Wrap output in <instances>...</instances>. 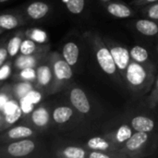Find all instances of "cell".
<instances>
[{"mask_svg":"<svg viewBox=\"0 0 158 158\" xmlns=\"http://www.w3.org/2000/svg\"><path fill=\"white\" fill-rule=\"evenodd\" d=\"M155 69L149 64H141L131 61L123 77L127 87L136 95L148 93L154 84Z\"/></svg>","mask_w":158,"mask_h":158,"instance_id":"obj_1","label":"cell"},{"mask_svg":"<svg viewBox=\"0 0 158 158\" xmlns=\"http://www.w3.org/2000/svg\"><path fill=\"white\" fill-rule=\"evenodd\" d=\"M91 42L93 44L95 58L97 60L98 65L102 69V70L115 81H118V78L121 76L118 73L117 66L115 64L114 58L111 55V52L105 43V41L97 34L91 37ZM122 80V78H121ZM123 81V80H122Z\"/></svg>","mask_w":158,"mask_h":158,"instance_id":"obj_2","label":"cell"},{"mask_svg":"<svg viewBox=\"0 0 158 158\" xmlns=\"http://www.w3.org/2000/svg\"><path fill=\"white\" fill-rule=\"evenodd\" d=\"M153 132L135 131L124 145L117 152L118 157H136L144 156L149 142L152 139Z\"/></svg>","mask_w":158,"mask_h":158,"instance_id":"obj_3","label":"cell"},{"mask_svg":"<svg viewBox=\"0 0 158 158\" xmlns=\"http://www.w3.org/2000/svg\"><path fill=\"white\" fill-rule=\"evenodd\" d=\"M35 81L41 90L55 93V77L50 58H44L36 64Z\"/></svg>","mask_w":158,"mask_h":158,"instance_id":"obj_4","label":"cell"},{"mask_svg":"<svg viewBox=\"0 0 158 158\" xmlns=\"http://www.w3.org/2000/svg\"><path fill=\"white\" fill-rule=\"evenodd\" d=\"M51 65L55 77V92L58 91L65 82L70 81L73 77L71 66L57 54H53L50 57Z\"/></svg>","mask_w":158,"mask_h":158,"instance_id":"obj_5","label":"cell"},{"mask_svg":"<svg viewBox=\"0 0 158 158\" xmlns=\"http://www.w3.org/2000/svg\"><path fill=\"white\" fill-rule=\"evenodd\" d=\"M105 43L108 46V48L111 52V55L114 58L117 69L118 70V73L123 80L126 69L131 61L130 50L127 47H125L116 42H113L111 40H106Z\"/></svg>","mask_w":158,"mask_h":158,"instance_id":"obj_6","label":"cell"},{"mask_svg":"<svg viewBox=\"0 0 158 158\" xmlns=\"http://www.w3.org/2000/svg\"><path fill=\"white\" fill-rule=\"evenodd\" d=\"M69 101L71 106L81 114L87 115L91 111V103L86 93L80 87H73L69 91Z\"/></svg>","mask_w":158,"mask_h":158,"instance_id":"obj_7","label":"cell"},{"mask_svg":"<svg viewBox=\"0 0 158 158\" xmlns=\"http://www.w3.org/2000/svg\"><path fill=\"white\" fill-rule=\"evenodd\" d=\"M36 148V143L29 139H20L19 141L9 143L6 151V153L13 157H22L27 156L34 152Z\"/></svg>","mask_w":158,"mask_h":158,"instance_id":"obj_8","label":"cell"},{"mask_svg":"<svg viewBox=\"0 0 158 158\" xmlns=\"http://www.w3.org/2000/svg\"><path fill=\"white\" fill-rule=\"evenodd\" d=\"M132 134L133 129L131 128V126H129L128 124H121L118 128L112 130L107 134H106V137L115 144L118 151V149L124 145V143L131 137Z\"/></svg>","mask_w":158,"mask_h":158,"instance_id":"obj_9","label":"cell"},{"mask_svg":"<svg viewBox=\"0 0 158 158\" xmlns=\"http://www.w3.org/2000/svg\"><path fill=\"white\" fill-rule=\"evenodd\" d=\"M86 146L91 151H101L115 155H117L118 152V148L115 146V144L106 136H95L90 138L86 143Z\"/></svg>","mask_w":158,"mask_h":158,"instance_id":"obj_10","label":"cell"},{"mask_svg":"<svg viewBox=\"0 0 158 158\" xmlns=\"http://www.w3.org/2000/svg\"><path fill=\"white\" fill-rule=\"evenodd\" d=\"M25 11L29 18L34 20H39L44 19L49 13L50 6L43 1H34L27 6Z\"/></svg>","mask_w":158,"mask_h":158,"instance_id":"obj_11","label":"cell"},{"mask_svg":"<svg viewBox=\"0 0 158 158\" xmlns=\"http://www.w3.org/2000/svg\"><path fill=\"white\" fill-rule=\"evenodd\" d=\"M131 126L134 131L153 132L156 129V122L153 118L147 116H135L131 120Z\"/></svg>","mask_w":158,"mask_h":158,"instance_id":"obj_12","label":"cell"},{"mask_svg":"<svg viewBox=\"0 0 158 158\" xmlns=\"http://www.w3.org/2000/svg\"><path fill=\"white\" fill-rule=\"evenodd\" d=\"M46 46L40 45L37 42L31 38H26L22 40L19 53L21 56H36L39 55H44V50H46Z\"/></svg>","mask_w":158,"mask_h":158,"instance_id":"obj_13","label":"cell"},{"mask_svg":"<svg viewBox=\"0 0 158 158\" xmlns=\"http://www.w3.org/2000/svg\"><path fill=\"white\" fill-rule=\"evenodd\" d=\"M106 11L115 18L126 19L132 15V9L120 2H109L106 6Z\"/></svg>","mask_w":158,"mask_h":158,"instance_id":"obj_14","label":"cell"},{"mask_svg":"<svg viewBox=\"0 0 158 158\" xmlns=\"http://www.w3.org/2000/svg\"><path fill=\"white\" fill-rule=\"evenodd\" d=\"M74 116V110L69 106H56L52 112V118L55 123L58 125H63L70 121Z\"/></svg>","mask_w":158,"mask_h":158,"instance_id":"obj_15","label":"cell"},{"mask_svg":"<svg viewBox=\"0 0 158 158\" xmlns=\"http://www.w3.org/2000/svg\"><path fill=\"white\" fill-rule=\"evenodd\" d=\"M31 118V122L35 127L40 129H44L47 127V125L50 122V114L48 109L44 106H41L35 110H33Z\"/></svg>","mask_w":158,"mask_h":158,"instance_id":"obj_16","label":"cell"},{"mask_svg":"<svg viewBox=\"0 0 158 158\" xmlns=\"http://www.w3.org/2000/svg\"><path fill=\"white\" fill-rule=\"evenodd\" d=\"M61 56L71 67L75 66L78 63L80 56V49L78 44L74 42L66 43L63 45Z\"/></svg>","mask_w":158,"mask_h":158,"instance_id":"obj_17","label":"cell"},{"mask_svg":"<svg viewBox=\"0 0 158 158\" xmlns=\"http://www.w3.org/2000/svg\"><path fill=\"white\" fill-rule=\"evenodd\" d=\"M23 24L24 20L22 17L10 13L0 14V29L2 30H14L18 27L22 26Z\"/></svg>","mask_w":158,"mask_h":158,"instance_id":"obj_18","label":"cell"},{"mask_svg":"<svg viewBox=\"0 0 158 158\" xmlns=\"http://www.w3.org/2000/svg\"><path fill=\"white\" fill-rule=\"evenodd\" d=\"M137 31L145 36H155L158 34V24L150 19H142L136 21Z\"/></svg>","mask_w":158,"mask_h":158,"instance_id":"obj_19","label":"cell"},{"mask_svg":"<svg viewBox=\"0 0 158 158\" xmlns=\"http://www.w3.org/2000/svg\"><path fill=\"white\" fill-rule=\"evenodd\" d=\"M35 134L34 131L27 126H17L14 128H11L9 131H6L5 134V137L6 139L10 140H20V139H26L30 137H33Z\"/></svg>","mask_w":158,"mask_h":158,"instance_id":"obj_20","label":"cell"},{"mask_svg":"<svg viewBox=\"0 0 158 158\" xmlns=\"http://www.w3.org/2000/svg\"><path fill=\"white\" fill-rule=\"evenodd\" d=\"M87 155L86 149L74 145L66 146L59 151V156L65 158H86Z\"/></svg>","mask_w":158,"mask_h":158,"instance_id":"obj_21","label":"cell"},{"mask_svg":"<svg viewBox=\"0 0 158 158\" xmlns=\"http://www.w3.org/2000/svg\"><path fill=\"white\" fill-rule=\"evenodd\" d=\"M130 54L132 61L141 64H148L149 53L144 47L141 45H134L130 49Z\"/></svg>","mask_w":158,"mask_h":158,"instance_id":"obj_22","label":"cell"},{"mask_svg":"<svg viewBox=\"0 0 158 158\" xmlns=\"http://www.w3.org/2000/svg\"><path fill=\"white\" fill-rule=\"evenodd\" d=\"M21 43H22V38L19 34L14 35L8 41V43L6 44V48H7L8 56L10 57H14L18 55V53L19 52V49H20Z\"/></svg>","mask_w":158,"mask_h":158,"instance_id":"obj_23","label":"cell"},{"mask_svg":"<svg viewBox=\"0 0 158 158\" xmlns=\"http://www.w3.org/2000/svg\"><path fill=\"white\" fill-rule=\"evenodd\" d=\"M22 116V108L19 106H15L10 108V111L7 112L4 118V122L6 124H13L18 121Z\"/></svg>","mask_w":158,"mask_h":158,"instance_id":"obj_24","label":"cell"},{"mask_svg":"<svg viewBox=\"0 0 158 158\" xmlns=\"http://www.w3.org/2000/svg\"><path fill=\"white\" fill-rule=\"evenodd\" d=\"M68 10L75 15L81 14L85 6V0H66Z\"/></svg>","mask_w":158,"mask_h":158,"instance_id":"obj_25","label":"cell"},{"mask_svg":"<svg viewBox=\"0 0 158 158\" xmlns=\"http://www.w3.org/2000/svg\"><path fill=\"white\" fill-rule=\"evenodd\" d=\"M152 88L153 89L151 90V93L148 96L147 102L151 108H155L158 105V75L155 79Z\"/></svg>","mask_w":158,"mask_h":158,"instance_id":"obj_26","label":"cell"},{"mask_svg":"<svg viewBox=\"0 0 158 158\" xmlns=\"http://www.w3.org/2000/svg\"><path fill=\"white\" fill-rule=\"evenodd\" d=\"M143 13L150 19L158 20V1L147 5V6L143 9Z\"/></svg>","mask_w":158,"mask_h":158,"instance_id":"obj_27","label":"cell"},{"mask_svg":"<svg viewBox=\"0 0 158 158\" xmlns=\"http://www.w3.org/2000/svg\"><path fill=\"white\" fill-rule=\"evenodd\" d=\"M28 36L37 43H44L46 41L45 32L40 30H31L30 31H28Z\"/></svg>","mask_w":158,"mask_h":158,"instance_id":"obj_28","label":"cell"},{"mask_svg":"<svg viewBox=\"0 0 158 158\" xmlns=\"http://www.w3.org/2000/svg\"><path fill=\"white\" fill-rule=\"evenodd\" d=\"M118 157L117 155L106 153V152H101V151H91L88 152L87 158H114Z\"/></svg>","mask_w":158,"mask_h":158,"instance_id":"obj_29","label":"cell"},{"mask_svg":"<svg viewBox=\"0 0 158 158\" xmlns=\"http://www.w3.org/2000/svg\"><path fill=\"white\" fill-rule=\"evenodd\" d=\"M31 84L30 83H20L17 86L16 89V94L18 95V97H22L27 95L30 91H31Z\"/></svg>","mask_w":158,"mask_h":158,"instance_id":"obj_30","label":"cell"},{"mask_svg":"<svg viewBox=\"0 0 158 158\" xmlns=\"http://www.w3.org/2000/svg\"><path fill=\"white\" fill-rule=\"evenodd\" d=\"M8 56L6 45H0V68L6 63Z\"/></svg>","mask_w":158,"mask_h":158,"instance_id":"obj_31","label":"cell"},{"mask_svg":"<svg viewBox=\"0 0 158 158\" xmlns=\"http://www.w3.org/2000/svg\"><path fill=\"white\" fill-rule=\"evenodd\" d=\"M10 71V66L7 64V65H3L1 68H0V80L6 78L8 74V72Z\"/></svg>","mask_w":158,"mask_h":158,"instance_id":"obj_32","label":"cell"},{"mask_svg":"<svg viewBox=\"0 0 158 158\" xmlns=\"http://www.w3.org/2000/svg\"><path fill=\"white\" fill-rule=\"evenodd\" d=\"M158 0H134L133 4L136 6H146L155 2H157Z\"/></svg>","mask_w":158,"mask_h":158,"instance_id":"obj_33","label":"cell"},{"mask_svg":"<svg viewBox=\"0 0 158 158\" xmlns=\"http://www.w3.org/2000/svg\"><path fill=\"white\" fill-rule=\"evenodd\" d=\"M2 122H3V118H2V113L0 112V125H1Z\"/></svg>","mask_w":158,"mask_h":158,"instance_id":"obj_34","label":"cell"},{"mask_svg":"<svg viewBox=\"0 0 158 158\" xmlns=\"http://www.w3.org/2000/svg\"><path fill=\"white\" fill-rule=\"evenodd\" d=\"M7 1H9V0H0V4L1 3H5V2H7Z\"/></svg>","mask_w":158,"mask_h":158,"instance_id":"obj_35","label":"cell"},{"mask_svg":"<svg viewBox=\"0 0 158 158\" xmlns=\"http://www.w3.org/2000/svg\"><path fill=\"white\" fill-rule=\"evenodd\" d=\"M1 32H2V31H0V33H1Z\"/></svg>","mask_w":158,"mask_h":158,"instance_id":"obj_36","label":"cell"}]
</instances>
